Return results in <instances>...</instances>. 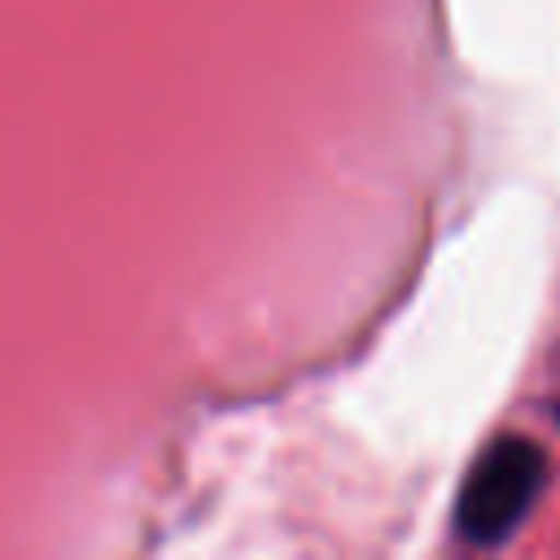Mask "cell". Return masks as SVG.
<instances>
[{
	"mask_svg": "<svg viewBox=\"0 0 560 560\" xmlns=\"http://www.w3.org/2000/svg\"><path fill=\"white\" fill-rule=\"evenodd\" d=\"M542 477H547V455L538 442H529L521 433L494 438L464 477V490L455 503L459 538H468L477 547L503 542L534 508Z\"/></svg>",
	"mask_w": 560,
	"mask_h": 560,
	"instance_id": "1",
	"label": "cell"
}]
</instances>
